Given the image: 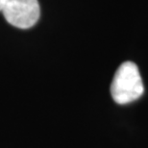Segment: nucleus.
<instances>
[{
	"label": "nucleus",
	"mask_w": 148,
	"mask_h": 148,
	"mask_svg": "<svg viewBox=\"0 0 148 148\" xmlns=\"http://www.w3.org/2000/svg\"><path fill=\"white\" fill-rule=\"evenodd\" d=\"M144 87L137 64L132 62L121 64L114 73L111 94L117 104H128L143 94Z\"/></svg>",
	"instance_id": "obj_1"
},
{
	"label": "nucleus",
	"mask_w": 148,
	"mask_h": 148,
	"mask_svg": "<svg viewBox=\"0 0 148 148\" xmlns=\"http://www.w3.org/2000/svg\"><path fill=\"white\" fill-rule=\"evenodd\" d=\"M3 16L8 23L19 29H29L40 16L38 0H4Z\"/></svg>",
	"instance_id": "obj_2"
},
{
	"label": "nucleus",
	"mask_w": 148,
	"mask_h": 148,
	"mask_svg": "<svg viewBox=\"0 0 148 148\" xmlns=\"http://www.w3.org/2000/svg\"><path fill=\"white\" fill-rule=\"evenodd\" d=\"M3 7H4V0H0V12L3 11Z\"/></svg>",
	"instance_id": "obj_3"
}]
</instances>
